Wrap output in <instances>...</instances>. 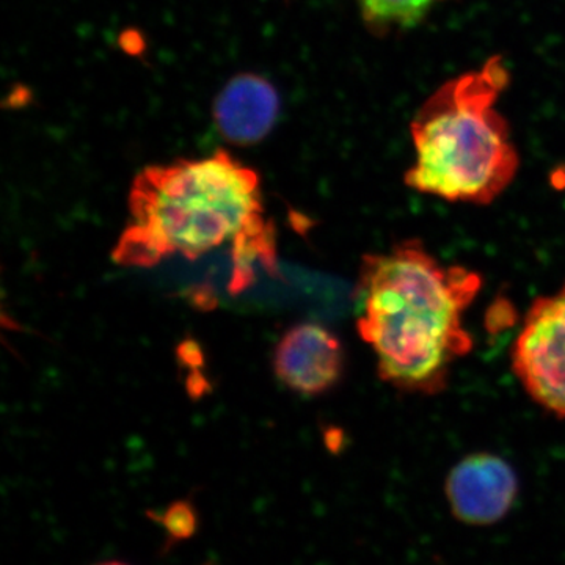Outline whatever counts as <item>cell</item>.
Masks as SVG:
<instances>
[{
    "mask_svg": "<svg viewBox=\"0 0 565 565\" xmlns=\"http://www.w3.org/2000/svg\"><path fill=\"white\" fill-rule=\"evenodd\" d=\"M202 565H217V564H215L214 561H207V563H204Z\"/></svg>",
    "mask_w": 565,
    "mask_h": 565,
    "instance_id": "obj_11",
    "label": "cell"
},
{
    "mask_svg": "<svg viewBox=\"0 0 565 565\" xmlns=\"http://www.w3.org/2000/svg\"><path fill=\"white\" fill-rule=\"evenodd\" d=\"M520 492L519 476L503 457L473 452L449 470L445 494L452 515L468 526L501 522L514 508Z\"/></svg>",
    "mask_w": 565,
    "mask_h": 565,
    "instance_id": "obj_5",
    "label": "cell"
},
{
    "mask_svg": "<svg viewBox=\"0 0 565 565\" xmlns=\"http://www.w3.org/2000/svg\"><path fill=\"white\" fill-rule=\"evenodd\" d=\"M511 363L527 396L565 419V285L531 305L512 345Z\"/></svg>",
    "mask_w": 565,
    "mask_h": 565,
    "instance_id": "obj_4",
    "label": "cell"
},
{
    "mask_svg": "<svg viewBox=\"0 0 565 565\" xmlns=\"http://www.w3.org/2000/svg\"><path fill=\"white\" fill-rule=\"evenodd\" d=\"M364 21L375 29H404L418 24L441 0H356Z\"/></svg>",
    "mask_w": 565,
    "mask_h": 565,
    "instance_id": "obj_8",
    "label": "cell"
},
{
    "mask_svg": "<svg viewBox=\"0 0 565 565\" xmlns=\"http://www.w3.org/2000/svg\"><path fill=\"white\" fill-rule=\"evenodd\" d=\"M147 515L166 531V552L182 542L191 541L199 531V512L189 500L173 501L163 511H151Z\"/></svg>",
    "mask_w": 565,
    "mask_h": 565,
    "instance_id": "obj_9",
    "label": "cell"
},
{
    "mask_svg": "<svg viewBox=\"0 0 565 565\" xmlns=\"http://www.w3.org/2000/svg\"><path fill=\"white\" fill-rule=\"evenodd\" d=\"M95 565H131L128 563H122V561H106V563H99Z\"/></svg>",
    "mask_w": 565,
    "mask_h": 565,
    "instance_id": "obj_10",
    "label": "cell"
},
{
    "mask_svg": "<svg viewBox=\"0 0 565 565\" xmlns=\"http://www.w3.org/2000/svg\"><path fill=\"white\" fill-rule=\"evenodd\" d=\"M345 353L340 338L315 322H303L282 334L275 349V374L292 392L318 396L343 377Z\"/></svg>",
    "mask_w": 565,
    "mask_h": 565,
    "instance_id": "obj_6",
    "label": "cell"
},
{
    "mask_svg": "<svg viewBox=\"0 0 565 565\" xmlns=\"http://www.w3.org/2000/svg\"><path fill=\"white\" fill-rule=\"evenodd\" d=\"M278 111L280 98L274 85L256 74H241L218 93L214 120L226 140L250 145L273 131Z\"/></svg>",
    "mask_w": 565,
    "mask_h": 565,
    "instance_id": "obj_7",
    "label": "cell"
},
{
    "mask_svg": "<svg viewBox=\"0 0 565 565\" xmlns=\"http://www.w3.org/2000/svg\"><path fill=\"white\" fill-rule=\"evenodd\" d=\"M482 277L446 266L419 241L364 255L356 282V330L373 349L379 377L394 390L433 396L473 349L465 313Z\"/></svg>",
    "mask_w": 565,
    "mask_h": 565,
    "instance_id": "obj_1",
    "label": "cell"
},
{
    "mask_svg": "<svg viewBox=\"0 0 565 565\" xmlns=\"http://www.w3.org/2000/svg\"><path fill=\"white\" fill-rule=\"evenodd\" d=\"M129 218L114 259L154 266L172 255L199 258L232 245V291L250 285L252 263L273 269L275 232L264 215L258 174L218 151L141 170L129 192Z\"/></svg>",
    "mask_w": 565,
    "mask_h": 565,
    "instance_id": "obj_2",
    "label": "cell"
},
{
    "mask_svg": "<svg viewBox=\"0 0 565 565\" xmlns=\"http://www.w3.org/2000/svg\"><path fill=\"white\" fill-rule=\"evenodd\" d=\"M509 84L500 55L441 85L416 111L415 166L405 184L451 203L490 204L519 170L508 122L494 109Z\"/></svg>",
    "mask_w": 565,
    "mask_h": 565,
    "instance_id": "obj_3",
    "label": "cell"
}]
</instances>
